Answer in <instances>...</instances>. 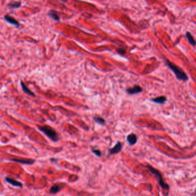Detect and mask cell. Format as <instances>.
I'll list each match as a JSON object with an SVG mask.
<instances>
[{
	"label": "cell",
	"mask_w": 196,
	"mask_h": 196,
	"mask_svg": "<svg viewBox=\"0 0 196 196\" xmlns=\"http://www.w3.org/2000/svg\"><path fill=\"white\" fill-rule=\"evenodd\" d=\"M126 91L127 94H130V95H134V94H139L142 92L143 89L139 85H136L132 87L127 88Z\"/></svg>",
	"instance_id": "52a82bcc"
},
{
	"label": "cell",
	"mask_w": 196,
	"mask_h": 196,
	"mask_svg": "<svg viewBox=\"0 0 196 196\" xmlns=\"http://www.w3.org/2000/svg\"><path fill=\"white\" fill-rule=\"evenodd\" d=\"M123 147V145L120 141H118L116 143V144L114 145V147H112V149H108V155H112L114 154H117L120 153Z\"/></svg>",
	"instance_id": "5b68a950"
},
{
	"label": "cell",
	"mask_w": 196,
	"mask_h": 196,
	"mask_svg": "<svg viewBox=\"0 0 196 196\" xmlns=\"http://www.w3.org/2000/svg\"><path fill=\"white\" fill-rule=\"evenodd\" d=\"M4 20H5L7 22H8V23L10 24H12L14 26H16V27H19L20 25V24L19 23L18 21L12 17L11 16L8 15H5L4 17Z\"/></svg>",
	"instance_id": "9c48e42d"
},
{
	"label": "cell",
	"mask_w": 196,
	"mask_h": 196,
	"mask_svg": "<svg viewBox=\"0 0 196 196\" xmlns=\"http://www.w3.org/2000/svg\"><path fill=\"white\" fill-rule=\"evenodd\" d=\"M166 65L173 71L177 79L184 82H186L188 81V76L180 67L176 66V65L173 62H170L169 59L166 60Z\"/></svg>",
	"instance_id": "6da1fadb"
},
{
	"label": "cell",
	"mask_w": 196,
	"mask_h": 196,
	"mask_svg": "<svg viewBox=\"0 0 196 196\" xmlns=\"http://www.w3.org/2000/svg\"><path fill=\"white\" fill-rule=\"evenodd\" d=\"M116 51L118 52L119 54L122 55H124L126 52V50L124 48H118L116 50Z\"/></svg>",
	"instance_id": "ac0fdd59"
},
{
	"label": "cell",
	"mask_w": 196,
	"mask_h": 196,
	"mask_svg": "<svg viewBox=\"0 0 196 196\" xmlns=\"http://www.w3.org/2000/svg\"><path fill=\"white\" fill-rule=\"evenodd\" d=\"M94 120L96 123H97L99 125H101V126H105L106 123L105 119L99 116H96L94 118Z\"/></svg>",
	"instance_id": "9a60e30c"
},
{
	"label": "cell",
	"mask_w": 196,
	"mask_h": 196,
	"mask_svg": "<svg viewBox=\"0 0 196 196\" xmlns=\"http://www.w3.org/2000/svg\"><path fill=\"white\" fill-rule=\"evenodd\" d=\"M127 141L130 145H134L136 144L137 141V137L135 133H130L127 136Z\"/></svg>",
	"instance_id": "ba28073f"
},
{
	"label": "cell",
	"mask_w": 196,
	"mask_h": 196,
	"mask_svg": "<svg viewBox=\"0 0 196 196\" xmlns=\"http://www.w3.org/2000/svg\"><path fill=\"white\" fill-rule=\"evenodd\" d=\"M195 193H196V190H195Z\"/></svg>",
	"instance_id": "ffe728a7"
},
{
	"label": "cell",
	"mask_w": 196,
	"mask_h": 196,
	"mask_svg": "<svg viewBox=\"0 0 196 196\" xmlns=\"http://www.w3.org/2000/svg\"><path fill=\"white\" fill-rule=\"evenodd\" d=\"M4 180H5L6 182L11 185L13 186L17 187V188H23V184L21 182H20L19 181L16 180H15L13 178H12L9 177V176H5Z\"/></svg>",
	"instance_id": "8992f818"
},
{
	"label": "cell",
	"mask_w": 196,
	"mask_h": 196,
	"mask_svg": "<svg viewBox=\"0 0 196 196\" xmlns=\"http://www.w3.org/2000/svg\"><path fill=\"white\" fill-rule=\"evenodd\" d=\"M20 84H21L22 90H23L24 93H25L26 94H28L29 96L32 97H35V94H34L29 88H28V87L25 85V83L23 81H20Z\"/></svg>",
	"instance_id": "8fae6325"
},
{
	"label": "cell",
	"mask_w": 196,
	"mask_h": 196,
	"mask_svg": "<svg viewBox=\"0 0 196 196\" xmlns=\"http://www.w3.org/2000/svg\"><path fill=\"white\" fill-rule=\"evenodd\" d=\"M38 128L40 131L43 132L52 141L54 142H57L59 141L60 138H59L58 133H57L56 131L50 126H48V125L39 126Z\"/></svg>",
	"instance_id": "7a4b0ae2"
},
{
	"label": "cell",
	"mask_w": 196,
	"mask_h": 196,
	"mask_svg": "<svg viewBox=\"0 0 196 196\" xmlns=\"http://www.w3.org/2000/svg\"><path fill=\"white\" fill-rule=\"evenodd\" d=\"M58 161V159H56L55 158H51L50 159V161L51 162H55V161Z\"/></svg>",
	"instance_id": "d6986e66"
},
{
	"label": "cell",
	"mask_w": 196,
	"mask_h": 196,
	"mask_svg": "<svg viewBox=\"0 0 196 196\" xmlns=\"http://www.w3.org/2000/svg\"><path fill=\"white\" fill-rule=\"evenodd\" d=\"M185 36L188 39L189 43L190 44H191L193 46H196V40L194 39V37L189 32L187 31L186 32Z\"/></svg>",
	"instance_id": "7c38bea8"
},
{
	"label": "cell",
	"mask_w": 196,
	"mask_h": 196,
	"mask_svg": "<svg viewBox=\"0 0 196 196\" xmlns=\"http://www.w3.org/2000/svg\"><path fill=\"white\" fill-rule=\"evenodd\" d=\"M91 152L94 154L97 157H101L102 156V153L101 151L98 149H94L93 148H91Z\"/></svg>",
	"instance_id": "e0dca14e"
},
{
	"label": "cell",
	"mask_w": 196,
	"mask_h": 196,
	"mask_svg": "<svg viewBox=\"0 0 196 196\" xmlns=\"http://www.w3.org/2000/svg\"><path fill=\"white\" fill-rule=\"evenodd\" d=\"M60 190V187L58 185H54L50 189V193L51 194H56Z\"/></svg>",
	"instance_id": "2e32d148"
},
{
	"label": "cell",
	"mask_w": 196,
	"mask_h": 196,
	"mask_svg": "<svg viewBox=\"0 0 196 196\" xmlns=\"http://www.w3.org/2000/svg\"><path fill=\"white\" fill-rule=\"evenodd\" d=\"M150 101L152 102L155 103L157 104H159V105H163L164 104L165 102L167 101V98L164 96H158L155 98H151L150 100Z\"/></svg>",
	"instance_id": "30bf717a"
},
{
	"label": "cell",
	"mask_w": 196,
	"mask_h": 196,
	"mask_svg": "<svg viewBox=\"0 0 196 196\" xmlns=\"http://www.w3.org/2000/svg\"><path fill=\"white\" fill-rule=\"evenodd\" d=\"M146 168H147V169L149 170V172H151V173H152L153 174H154L155 176L157 177V179L158 180L159 185V186H161V188H162V189L165 190L166 192H169V189H170L169 185L167 184H166L164 181V180H163V177H162V175L161 172L158 170L153 167V166H151V165H146Z\"/></svg>",
	"instance_id": "3957f363"
},
{
	"label": "cell",
	"mask_w": 196,
	"mask_h": 196,
	"mask_svg": "<svg viewBox=\"0 0 196 196\" xmlns=\"http://www.w3.org/2000/svg\"><path fill=\"white\" fill-rule=\"evenodd\" d=\"M21 5L20 1H11L8 4V6L10 9H17L20 8Z\"/></svg>",
	"instance_id": "5bb4252c"
},
{
	"label": "cell",
	"mask_w": 196,
	"mask_h": 196,
	"mask_svg": "<svg viewBox=\"0 0 196 196\" xmlns=\"http://www.w3.org/2000/svg\"><path fill=\"white\" fill-rule=\"evenodd\" d=\"M48 16L50 17L53 20L58 21L60 20V16L58 14L55 12L54 10H50L48 13Z\"/></svg>",
	"instance_id": "4fadbf2b"
},
{
	"label": "cell",
	"mask_w": 196,
	"mask_h": 196,
	"mask_svg": "<svg viewBox=\"0 0 196 196\" xmlns=\"http://www.w3.org/2000/svg\"><path fill=\"white\" fill-rule=\"evenodd\" d=\"M9 161L15 162L16 163H19L21 164L27 165H32L35 163L36 161L33 159H27V158H12Z\"/></svg>",
	"instance_id": "277c9868"
}]
</instances>
